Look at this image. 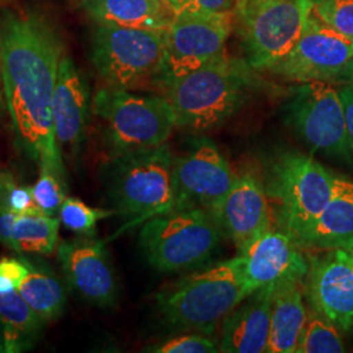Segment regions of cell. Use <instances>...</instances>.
Wrapping results in <instances>:
<instances>
[{
    "instance_id": "cell-1",
    "label": "cell",
    "mask_w": 353,
    "mask_h": 353,
    "mask_svg": "<svg viewBox=\"0 0 353 353\" xmlns=\"http://www.w3.org/2000/svg\"><path fill=\"white\" fill-rule=\"evenodd\" d=\"M0 55L19 148L39 166L64 170L52 121V97L63 57L61 39L37 14L7 10L0 16Z\"/></svg>"
},
{
    "instance_id": "cell-2",
    "label": "cell",
    "mask_w": 353,
    "mask_h": 353,
    "mask_svg": "<svg viewBox=\"0 0 353 353\" xmlns=\"http://www.w3.org/2000/svg\"><path fill=\"white\" fill-rule=\"evenodd\" d=\"M252 67L227 51L202 68L161 87L176 127L202 134L223 126L249 100L258 83Z\"/></svg>"
},
{
    "instance_id": "cell-3",
    "label": "cell",
    "mask_w": 353,
    "mask_h": 353,
    "mask_svg": "<svg viewBox=\"0 0 353 353\" xmlns=\"http://www.w3.org/2000/svg\"><path fill=\"white\" fill-rule=\"evenodd\" d=\"M248 296L242 259L237 255L192 270L159 290L154 303L168 327L211 335Z\"/></svg>"
},
{
    "instance_id": "cell-4",
    "label": "cell",
    "mask_w": 353,
    "mask_h": 353,
    "mask_svg": "<svg viewBox=\"0 0 353 353\" xmlns=\"http://www.w3.org/2000/svg\"><path fill=\"white\" fill-rule=\"evenodd\" d=\"M173 159L166 143L110 157L103 169V185L112 210L125 223L123 229L174 208Z\"/></svg>"
},
{
    "instance_id": "cell-5",
    "label": "cell",
    "mask_w": 353,
    "mask_h": 353,
    "mask_svg": "<svg viewBox=\"0 0 353 353\" xmlns=\"http://www.w3.org/2000/svg\"><path fill=\"white\" fill-rule=\"evenodd\" d=\"M334 181V172L303 152H279L268 161L263 183L274 224L299 246L327 205Z\"/></svg>"
},
{
    "instance_id": "cell-6",
    "label": "cell",
    "mask_w": 353,
    "mask_h": 353,
    "mask_svg": "<svg viewBox=\"0 0 353 353\" xmlns=\"http://www.w3.org/2000/svg\"><path fill=\"white\" fill-rule=\"evenodd\" d=\"M223 237L214 214L199 208H173L147 220L140 229L139 242L154 270L181 272L210 263Z\"/></svg>"
},
{
    "instance_id": "cell-7",
    "label": "cell",
    "mask_w": 353,
    "mask_h": 353,
    "mask_svg": "<svg viewBox=\"0 0 353 353\" xmlns=\"http://www.w3.org/2000/svg\"><path fill=\"white\" fill-rule=\"evenodd\" d=\"M92 108L105 125L110 156L163 145L176 127V113L161 96L105 87L96 93Z\"/></svg>"
},
{
    "instance_id": "cell-8",
    "label": "cell",
    "mask_w": 353,
    "mask_h": 353,
    "mask_svg": "<svg viewBox=\"0 0 353 353\" xmlns=\"http://www.w3.org/2000/svg\"><path fill=\"white\" fill-rule=\"evenodd\" d=\"M164 50L165 30L97 24L90 38L92 63L112 88L157 84Z\"/></svg>"
},
{
    "instance_id": "cell-9",
    "label": "cell",
    "mask_w": 353,
    "mask_h": 353,
    "mask_svg": "<svg viewBox=\"0 0 353 353\" xmlns=\"http://www.w3.org/2000/svg\"><path fill=\"white\" fill-rule=\"evenodd\" d=\"M285 126L313 152L353 166L341 96L326 81L299 83L281 106Z\"/></svg>"
},
{
    "instance_id": "cell-10",
    "label": "cell",
    "mask_w": 353,
    "mask_h": 353,
    "mask_svg": "<svg viewBox=\"0 0 353 353\" xmlns=\"http://www.w3.org/2000/svg\"><path fill=\"white\" fill-rule=\"evenodd\" d=\"M313 8L310 0H281L237 20L243 61L268 72L301 37Z\"/></svg>"
},
{
    "instance_id": "cell-11",
    "label": "cell",
    "mask_w": 353,
    "mask_h": 353,
    "mask_svg": "<svg viewBox=\"0 0 353 353\" xmlns=\"http://www.w3.org/2000/svg\"><path fill=\"white\" fill-rule=\"evenodd\" d=\"M233 12L179 13L165 30L164 63L156 85L189 75L225 51Z\"/></svg>"
},
{
    "instance_id": "cell-12",
    "label": "cell",
    "mask_w": 353,
    "mask_h": 353,
    "mask_svg": "<svg viewBox=\"0 0 353 353\" xmlns=\"http://www.w3.org/2000/svg\"><path fill=\"white\" fill-rule=\"evenodd\" d=\"M237 174L212 140L201 138L173 159L174 208H199L214 214Z\"/></svg>"
},
{
    "instance_id": "cell-13",
    "label": "cell",
    "mask_w": 353,
    "mask_h": 353,
    "mask_svg": "<svg viewBox=\"0 0 353 353\" xmlns=\"http://www.w3.org/2000/svg\"><path fill=\"white\" fill-rule=\"evenodd\" d=\"M353 58V39L322 23L313 12L293 49L268 72L290 83H334Z\"/></svg>"
},
{
    "instance_id": "cell-14",
    "label": "cell",
    "mask_w": 353,
    "mask_h": 353,
    "mask_svg": "<svg viewBox=\"0 0 353 353\" xmlns=\"http://www.w3.org/2000/svg\"><path fill=\"white\" fill-rule=\"evenodd\" d=\"M303 294L341 331L353 328V246L312 252Z\"/></svg>"
},
{
    "instance_id": "cell-15",
    "label": "cell",
    "mask_w": 353,
    "mask_h": 353,
    "mask_svg": "<svg viewBox=\"0 0 353 353\" xmlns=\"http://www.w3.org/2000/svg\"><path fill=\"white\" fill-rule=\"evenodd\" d=\"M239 255L248 294L283 280L306 278L309 258L287 232L276 225L268 228L249 241Z\"/></svg>"
},
{
    "instance_id": "cell-16",
    "label": "cell",
    "mask_w": 353,
    "mask_h": 353,
    "mask_svg": "<svg viewBox=\"0 0 353 353\" xmlns=\"http://www.w3.org/2000/svg\"><path fill=\"white\" fill-rule=\"evenodd\" d=\"M58 259L72 290L89 303L109 309L118 301V283L105 243L87 236L58 243Z\"/></svg>"
},
{
    "instance_id": "cell-17",
    "label": "cell",
    "mask_w": 353,
    "mask_h": 353,
    "mask_svg": "<svg viewBox=\"0 0 353 353\" xmlns=\"http://www.w3.org/2000/svg\"><path fill=\"white\" fill-rule=\"evenodd\" d=\"M214 217L237 250L265 229L275 225L263 179L254 172L237 174Z\"/></svg>"
},
{
    "instance_id": "cell-18",
    "label": "cell",
    "mask_w": 353,
    "mask_h": 353,
    "mask_svg": "<svg viewBox=\"0 0 353 353\" xmlns=\"http://www.w3.org/2000/svg\"><path fill=\"white\" fill-rule=\"evenodd\" d=\"M88 117V84L74 61L63 55L52 97V121L58 150L70 160L80 152Z\"/></svg>"
},
{
    "instance_id": "cell-19",
    "label": "cell",
    "mask_w": 353,
    "mask_h": 353,
    "mask_svg": "<svg viewBox=\"0 0 353 353\" xmlns=\"http://www.w3.org/2000/svg\"><path fill=\"white\" fill-rule=\"evenodd\" d=\"M274 288L268 285L252 292L224 319L220 352L267 353Z\"/></svg>"
},
{
    "instance_id": "cell-20",
    "label": "cell",
    "mask_w": 353,
    "mask_h": 353,
    "mask_svg": "<svg viewBox=\"0 0 353 353\" xmlns=\"http://www.w3.org/2000/svg\"><path fill=\"white\" fill-rule=\"evenodd\" d=\"M353 246V181L335 173L332 195L300 248L305 252Z\"/></svg>"
},
{
    "instance_id": "cell-21",
    "label": "cell",
    "mask_w": 353,
    "mask_h": 353,
    "mask_svg": "<svg viewBox=\"0 0 353 353\" xmlns=\"http://www.w3.org/2000/svg\"><path fill=\"white\" fill-rule=\"evenodd\" d=\"M306 314L303 281L290 279L278 283L272 293L267 353H296Z\"/></svg>"
},
{
    "instance_id": "cell-22",
    "label": "cell",
    "mask_w": 353,
    "mask_h": 353,
    "mask_svg": "<svg viewBox=\"0 0 353 353\" xmlns=\"http://www.w3.org/2000/svg\"><path fill=\"white\" fill-rule=\"evenodd\" d=\"M0 326L7 353L30 350L41 338L45 322L16 290V281L0 270Z\"/></svg>"
},
{
    "instance_id": "cell-23",
    "label": "cell",
    "mask_w": 353,
    "mask_h": 353,
    "mask_svg": "<svg viewBox=\"0 0 353 353\" xmlns=\"http://www.w3.org/2000/svg\"><path fill=\"white\" fill-rule=\"evenodd\" d=\"M83 7L102 26L166 30L173 20L163 0H84Z\"/></svg>"
},
{
    "instance_id": "cell-24",
    "label": "cell",
    "mask_w": 353,
    "mask_h": 353,
    "mask_svg": "<svg viewBox=\"0 0 353 353\" xmlns=\"http://www.w3.org/2000/svg\"><path fill=\"white\" fill-rule=\"evenodd\" d=\"M16 290L45 323L63 314L65 292L62 283L52 274L28 263L26 274L17 281Z\"/></svg>"
},
{
    "instance_id": "cell-25",
    "label": "cell",
    "mask_w": 353,
    "mask_h": 353,
    "mask_svg": "<svg viewBox=\"0 0 353 353\" xmlns=\"http://www.w3.org/2000/svg\"><path fill=\"white\" fill-rule=\"evenodd\" d=\"M61 220L43 212L17 214L13 224L14 252L51 255L59 237Z\"/></svg>"
},
{
    "instance_id": "cell-26",
    "label": "cell",
    "mask_w": 353,
    "mask_h": 353,
    "mask_svg": "<svg viewBox=\"0 0 353 353\" xmlns=\"http://www.w3.org/2000/svg\"><path fill=\"white\" fill-rule=\"evenodd\" d=\"M345 345L341 330L310 306L307 309L296 353H341Z\"/></svg>"
},
{
    "instance_id": "cell-27",
    "label": "cell",
    "mask_w": 353,
    "mask_h": 353,
    "mask_svg": "<svg viewBox=\"0 0 353 353\" xmlns=\"http://www.w3.org/2000/svg\"><path fill=\"white\" fill-rule=\"evenodd\" d=\"M39 169L37 182L32 188L34 201L43 214L57 216L67 198L64 170L49 165H41Z\"/></svg>"
},
{
    "instance_id": "cell-28",
    "label": "cell",
    "mask_w": 353,
    "mask_h": 353,
    "mask_svg": "<svg viewBox=\"0 0 353 353\" xmlns=\"http://www.w3.org/2000/svg\"><path fill=\"white\" fill-rule=\"evenodd\" d=\"M113 214V210L90 207L80 199L67 196L59 211V220L64 227L75 233L93 236L99 221Z\"/></svg>"
},
{
    "instance_id": "cell-29",
    "label": "cell",
    "mask_w": 353,
    "mask_h": 353,
    "mask_svg": "<svg viewBox=\"0 0 353 353\" xmlns=\"http://www.w3.org/2000/svg\"><path fill=\"white\" fill-rule=\"evenodd\" d=\"M145 352L216 353L220 352V344L210 334L183 332L172 339L147 347Z\"/></svg>"
},
{
    "instance_id": "cell-30",
    "label": "cell",
    "mask_w": 353,
    "mask_h": 353,
    "mask_svg": "<svg viewBox=\"0 0 353 353\" xmlns=\"http://www.w3.org/2000/svg\"><path fill=\"white\" fill-rule=\"evenodd\" d=\"M0 203L16 214L42 212L34 201L32 188L19 185L12 174L3 170H0Z\"/></svg>"
},
{
    "instance_id": "cell-31",
    "label": "cell",
    "mask_w": 353,
    "mask_h": 353,
    "mask_svg": "<svg viewBox=\"0 0 353 353\" xmlns=\"http://www.w3.org/2000/svg\"><path fill=\"white\" fill-rule=\"evenodd\" d=\"M313 14L345 37L353 39V0H327L316 4Z\"/></svg>"
},
{
    "instance_id": "cell-32",
    "label": "cell",
    "mask_w": 353,
    "mask_h": 353,
    "mask_svg": "<svg viewBox=\"0 0 353 353\" xmlns=\"http://www.w3.org/2000/svg\"><path fill=\"white\" fill-rule=\"evenodd\" d=\"M173 16L179 13L233 12L237 0H163Z\"/></svg>"
},
{
    "instance_id": "cell-33",
    "label": "cell",
    "mask_w": 353,
    "mask_h": 353,
    "mask_svg": "<svg viewBox=\"0 0 353 353\" xmlns=\"http://www.w3.org/2000/svg\"><path fill=\"white\" fill-rule=\"evenodd\" d=\"M338 92L341 96L348 139H350V144H351L353 152V83L341 84V88H338Z\"/></svg>"
},
{
    "instance_id": "cell-34",
    "label": "cell",
    "mask_w": 353,
    "mask_h": 353,
    "mask_svg": "<svg viewBox=\"0 0 353 353\" xmlns=\"http://www.w3.org/2000/svg\"><path fill=\"white\" fill-rule=\"evenodd\" d=\"M278 1H281V0H237L234 10H233V19H234V21H237L261 7H265V6L272 4V3H278Z\"/></svg>"
},
{
    "instance_id": "cell-35",
    "label": "cell",
    "mask_w": 353,
    "mask_h": 353,
    "mask_svg": "<svg viewBox=\"0 0 353 353\" xmlns=\"http://www.w3.org/2000/svg\"><path fill=\"white\" fill-rule=\"evenodd\" d=\"M348 83H353V58L343 68V71L332 84H348Z\"/></svg>"
},
{
    "instance_id": "cell-36",
    "label": "cell",
    "mask_w": 353,
    "mask_h": 353,
    "mask_svg": "<svg viewBox=\"0 0 353 353\" xmlns=\"http://www.w3.org/2000/svg\"><path fill=\"white\" fill-rule=\"evenodd\" d=\"M7 109V101H6V92H4V80H3V64H1V55H0V121L3 119Z\"/></svg>"
},
{
    "instance_id": "cell-37",
    "label": "cell",
    "mask_w": 353,
    "mask_h": 353,
    "mask_svg": "<svg viewBox=\"0 0 353 353\" xmlns=\"http://www.w3.org/2000/svg\"><path fill=\"white\" fill-rule=\"evenodd\" d=\"M0 353H7V348H6V339H4L3 328H0Z\"/></svg>"
},
{
    "instance_id": "cell-38",
    "label": "cell",
    "mask_w": 353,
    "mask_h": 353,
    "mask_svg": "<svg viewBox=\"0 0 353 353\" xmlns=\"http://www.w3.org/2000/svg\"><path fill=\"white\" fill-rule=\"evenodd\" d=\"M310 1H312V3H313V4L316 6V4H319V3H323V1H327V0H310Z\"/></svg>"
}]
</instances>
